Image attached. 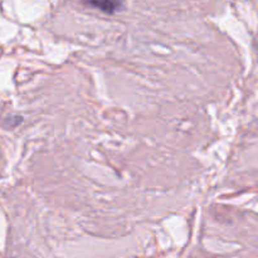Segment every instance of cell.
I'll use <instances>...</instances> for the list:
<instances>
[{
  "label": "cell",
  "mask_w": 258,
  "mask_h": 258,
  "mask_svg": "<svg viewBox=\"0 0 258 258\" xmlns=\"http://www.w3.org/2000/svg\"><path fill=\"white\" fill-rule=\"evenodd\" d=\"M22 121H23L22 116H10V117L7 118V121H5V122H7L8 127L13 128V127H15V126L19 125Z\"/></svg>",
  "instance_id": "7a4b0ae2"
},
{
  "label": "cell",
  "mask_w": 258,
  "mask_h": 258,
  "mask_svg": "<svg viewBox=\"0 0 258 258\" xmlns=\"http://www.w3.org/2000/svg\"><path fill=\"white\" fill-rule=\"evenodd\" d=\"M83 2L85 4L96 8L103 13H107V14H115L125 7L123 0H83Z\"/></svg>",
  "instance_id": "6da1fadb"
}]
</instances>
